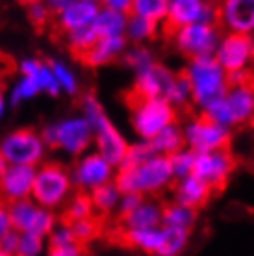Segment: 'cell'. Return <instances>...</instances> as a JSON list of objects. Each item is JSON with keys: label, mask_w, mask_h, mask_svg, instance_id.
Here are the masks:
<instances>
[{"label": "cell", "mask_w": 254, "mask_h": 256, "mask_svg": "<svg viewBox=\"0 0 254 256\" xmlns=\"http://www.w3.org/2000/svg\"><path fill=\"white\" fill-rule=\"evenodd\" d=\"M80 108H82V116L88 119V122L93 128L95 152L100 154L102 158L108 164H112L115 169H119L130 141L112 122V119L108 117L106 110H104V106H102V102L98 100V96L95 93H86L82 96Z\"/></svg>", "instance_id": "cell-1"}, {"label": "cell", "mask_w": 254, "mask_h": 256, "mask_svg": "<svg viewBox=\"0 0 254 256\" xmlns=\"http://www.w3.org/2000/svg\"><path fill=\"white\" fill-rule=\"evenodd\" d=\"M172 182L174 176L169 160L160 154H154L150 160L132 169H117L114 178V184L121 193H138L141 197L162 193L171 188Z\"/></svg>", "instance_id": "cell-2"}, {"label": "cell", "mask_w": 254, "mask_h": 256, "mask_svg": "<svg viewBox=\"0 0 254 256\" xmlns=\"http://www.w3.org/2000/svg\"><path fill=\"white\" fill-rule=\"evenodd\" d=\"M182 74L190 82L191 102L200 112L208 108L212 102L222 98L230 88L226 72L221 69L214 56L188 60Z\"/></svg>", "instance_id": "cell-3"}, {"label": "cell", "mask_w": 254, "mask_h": 256, "mask_svg": "<svg viewBox=\"0 0 254 256\" xmlns=\"http://www.w3.org/2000/svg\"><path fill=\"white\" fill-rule=\"evenodd\" d=\"M74 195V184L70 178V171L58 162H43L36 167L32 198L41 208L56 212L67 204V200Z\"/></svg>", "instance_id": "cell-4"}, {"label": "cell", "mask_w": 254, "mask_h": 256, "mask_svg": "<svg viewBox=\"0 0 254 256\" xmlns=\"http://www.w3.org/2000/svg\"><path fill=\"white\" fill-rule=\"evenodd\" d=\"M39 134L48 148H60L74 158L89 152V147L93 145V128L82 114L50 122Z\"/></svg>", "instance_id": "cell-5"}, {"label": "cell", "mask_w": 254, "mask_h": 256, "mask_svg": "<svg viewBox=\"0 0 254 256\" xmlns=\"http://www.w3.org/2000/svg\"><path fill=\"white\" fill-rule=\"evenodd\" d=\"M48 147L38 130L30 126L15 128L0 140V154L8 166L39 167L46 162Z\"/></svg>", "instance_id": "cell-6"}, {"label": "cell", "mask_w": 254, "mask_h": 256, "mask_svg": "<svg viewBox=\"0 0 254 256\" xmlns=\"http://www.w3.org/2000/svg\"><path fill=\"white\" fill-rule=\"evenodd\" d=\"M128 245L152 256H180L190 245V232L160 224L156 228L124 230Z\"/></svg>", "instance_id": "cell-7"}, {"label": "cell", "mask_w": 254, "mask_h": 256, "mask_svg": "<svg viewBox=\"0 0 254 256\" xmlns=\"http://www.w3.org/2000/svg\"><path fill=\"white\" fill-rule=\"evenodd\" d=\"M176 122V110L160 98H134L130 104V124L141 141H150L166 126Z\"/></svg>", "instance_id": "cell-8"}, {"label": "cell", "mask_w": 254, "mask_h": 256, "mask_svg": "<svg viewBox=\"0 0 254 256\" xmlns=\"http://www.w3.org/2000/svg\"><path fill=\"white\" fill-rule=\"evenodd\" d=\"M182 136H184V147L191 152L204 154L214 150H224L230 143L228 128H222L216 122L208 121L206 117L197 116L191 117L182 124Z\"/></svg>", "instance_id": "cell-9"}, {"label": "cell", "mask_w": 254, "mask_h": 256, "mask_svg": "<svg viewBox=\"0 0 254 256\" xmlns=\"http://www.w3.org/2000/svg\"><path fill=\"white\" fill-rule=\"evenodd\" d=\"M12 228L19 234H36L41 238H48L54 226L58 224L56 212H50L46 208H41L34 202L32 198L17 200L8 204Z\"/></svg>", "instance_id": "cell-10"}, {"label": "cell", "mask_w": 254, "mask_h": 256, "mask_svg": "<svg viewBox=\"0 0 254 256\" xmlns=\"http://www.w3.org/2000/svg\"><path fill=\"white\" fill-rule=\"evenodd\" d=\"M172 45L188 60L208 58L216 54V48L221 39L219 26L190 24L171 32Z\"/></svg>", "instance_id": "cell-11"}, {"label": "cell", "mask_w": 254, "mask_h": 256, "mask_svg": "<svg viewBox=\"0 0 254 256\" xmlns=\"http://www.w3.org/2000/svg\"><path fill=\"white\" fill-rule=\"evenodd\" d=\"M166 24L172 30L190 24H219V8L208 0H169Z\"/></svg>", "instance_id": "cell-12"}, {"label": "cell", "mask_w": 254, "mask_h": 256, "mask_svg": "<svg viewBox=\"0 0 254 256\" xmlns=\"http://www.w3.org/2000/svg\"><path fill=\"white\" fill-rule=\"evenodd\" d=\"M115 173L117 169L112 164H108L95 150H89L82 154L74 167L70 169V178H72L74 190L82 193H91L96 188L114 182Z\"/></svg>", "instance_id": "cell-13"}, {"label": "cell", "mask_w": 254, "mask_h": 256, "mask_svg": "<svg viewBox=\"0 0 254 256\" xmlns=\"http://www.w3.org/2000/svg\"><path fill=\"white\" fill-rule=\"evenodd\" d=\"M214 58L226 74L248 69L254 62V36L221 34Z\"/></svg>", "instance_id": "cell-14"}, {"label": "cell", "mask_w": 254, "mask_h": 256, "mask_svg": "<svg viewBox=\"0 0 254 256\" xmlns=\"http://www.w3.org/2000/svg\"><path fill=\"white\" fill-rule=\"evenodd\" d=\"M176 76L178 74L172 69L156 62L150 67L136 72L134 98H160L167 102V96L171 93Z\"/></svg>", "instance_id": "cell-15"}, {"label": "cell", "mask_w": 254, "mask_h": 256, "mask_svg": "<svg viewBox=\"0 0 254 256\" xmlns=\"http://www.w3.org/2000/svg\"><path fill=\"white\" fill-rule=\"evenodd\" d=\"M236 169L234 156L224 150H214V152L195 154V164H193V174L206 182L212 190L222 188L228 178L232 176Z\"/></svg>", "instance_id": "cell-16"}, {"label": "cell", "mask_w": 254, "mask_h": 256, "mask_svg": "<svg viewBox=\"0 0 254 256\" xmlns=\"http://www.w3.org/2000/svg\"><path fill=\"white\" fill-rule=\"evenodd\" d=\"M219 8V24L226 34L254 36V0H224Z\"/></svg>", "instance_id": "cell-17"}, {"label": "cell", "mask_w": 254, "mask_h": 256, "mask_svg": "<svg viewBox=\"0 0 254 256\" xmlns=\"http://www.w3.org/2000/svg\"><path fill=\"white\" fill-rule=\"evenodd\" d=\"M100 12V2L96 0H65L64 8L56 15V24L64 34L76 32L93 24Z\"/></svg>", "instance_id": "cell-18"}, {"label": "cell", "mask_w": 254, "mask_h": 256, "mask_svg": "<svg viewBox=\"0 0 254 256\" xmlns=\"http://www.w3.org/2000/svg\"><path fill=\"white\" fill-rule=\"evenodd\" d=\"M34 178H36V167L8 166L4 174L0 176V198L8 204L30 198Z\"/></svg>", "instance_id": "cell-19"}, {"label": "cell", "mask_w": 254, "mask_h": 256, "mask_svg": "<svg viewBox=\"0 0 254 256\" xmlns=\"http://www.w3.org/2000/svg\"><path fill=\"white\" fill-rule=\"evenodd\" d=\"M212 192L214 190L206 182H202L191 173L184 178H178L172 182V202L198 210L200 206H204L210 200Z\"/></svg>", "instance_id": "cell-20"}, {"label": "cell", "mask_w": 254, "mask_h": 256, "mask_svg": "<svg viewBox=\"0 0 254 256\" xmlns=\"http://www.w3.org/2000/svg\"><path fill=\"white\" fill-rule=\"evenodd\" d=\"M222 98L228 106L236 126L247 124L254 119V84L230 86Z\"/></svg>", "instance_id": "cell-21"}, {"label": "cell", "mask_w": 254, "mask_h": 256, "mask_svg": "<svg viewBox=\"0 0 254 256\" xmlns=\"http://www.w3.org/2000/svg\"><path fill=\"white\" fill-rule=\"evenodd\" d=\"M126 48L128 41L124 39V36H119V38H102L80 58L84 60L86 65L96 69V67H104V65L114 64L115 60L122 58V54H124Z\"/></svg>", "instance_id": "cell-22"}, {"label": "cell", "mask_w": 254, "mask_h": 256, "mask_svg": "<svg viewBox=\"0 0 254 256\" xmlns=\"http://www.w3.org/2000/svg\"><path fill=\"white\" fill-rule=\"evenodd\" d=\"M162 212L164 204L156 198H143L136 210L122 218L126 230H141V228H156L162 224Z\"/></svg>", "instance_id": "cell-23"}, {"label": "cell", "mask_w": 254, "mask_h": 256, "mask_svg": "<svg viewBox=\"0 0 254 256\" xmlns=\"http://www.w3.org/2000/svg\"><path fill=\"white\" fill-rule=\"evenodd\" d=\"M19 72L20 76H30L39 84L41 93H46L48 96H58L60 86L56 84V78L52 74L50 67L46 62H41L38 58H26L19 64Z\"/></svg>", "instance_id": "cell-24"}, {"label": "cell", "mask_w": 254, "mask_h": 256, "mask_svg": "<svg viewBox=\"0 0 254 256\" xmlns=\"http://www.w3.org/2000/svg\"><path fill=\"white\" fill-rule=\"evenodd\" d=\"M126 22H128V15L117 13V12H114V10H108V8H104L100 4V12H98V15L95 17L91 28L95 30L98 39L119 38V36H124Z\"/></svg>", "instance_id": "cell-25"}, {"label": "cell", "mask_w": 254, "mask_h": 256, "mask_svg": "<svg viewBox=\"0 0 254 256\" xmlns=\"http://www.w3.org/2000/svg\"><path fill=\"white\" fill-rule=\"evenodd\" d=\"M195 223H197V210L172 202V200L164 206V212H162V224L164 226L190 232Z\"/></svg>", "instance_id": "cell-26"}, {"label": "cell", "mask_w": 254, "mask_h": 256, "mask_svg": "<svg viewBox=\"0 0 254 256\" xmlns=\"http://www.w3.org/2000/svg\"><path fill=\"white\" fill-rule=\"evenodd\" d=\"M154 152L160 156H171L172 152H176L184 147V136H182V126L178 122H172L169 126H166L160 132L156 138L150 140Z\"/></svg>", "instance_id": "cell-27"}, {"label": "cell", "mask_w": 254, "mask_h": 256, "mask_svg": "<svg viewBox=\"0 0 254 256\" xmlns=\"http://www.w3.org/2000/svg\"><path fill=\"white\" fill-rule=\"evenodd\" d=\"M46 64H48L52 74L56 78V84L60 86V91L69 96L78 95L80 82H78V74L74 72V69H72L67 62H64V60H48Z\"/></svg>", "instance_id": "cell-28"}, {"label": "cell", "mask_w": 254, "mask_h": 256, "mask_svg": "<svg viewBox=\"0 0 254 256\" xmlns=\"http://www.w3.org/2000/svg\"><path fill=\"white\" fill-rule=\"evenodd\" d=\"M95 218V208L93 202L89 198V193L76 192L72 197L67 200V204L64 206V221L65 223H76L82 219H91Z\"/></svg>", "instance_id": "cell-29"}, {"label": "cell", "mask_w": 254, "mask_h": 256, "mask_svg": "<svg viewBox=\"0 0 254 256\" xmlns=\"http://www.w3.org/2000/svg\"><path fill=\"white\" fill-rule=\"evenodd\" d=\"M167 6H169V0H132L130 15L150 20L160 26V22H166Z\"/></svg>", "instance_id": "cell-30"}, {"label": "cell", "mask_w": 254, "mask_h": 256, "mask_svg": "<svg viewBox=\"0 0 254 256\" xmlns=\"http://www.w3.org/2000/svg\"><path fill=\"white\" fill-rule=\"evenodd\" d=\"M158 34V24L150 20H145L136 15H128L126 30H124V39L134 45H145Z\"/></svg>", "instance_id": "cell-31"}, {"label": "cell", "mask_w": 254, "mask_h": 256, "mask_svg": "<svg viewBox=\"0 0 254 256\" xmlns=\"http://www.w3.org/2000/svg\"><path fill=\"white\" fill-rule=\"evenodd\" d=\"M121 195L122 193L119 192V188L115 186L114 182H110V184H104V186L93 190V192L89 193V198L93 202L95 212H98V214H110V212L117 210Z\"/></svg>", "instance_id": "cell-32"}, {"label": "cell", "mask_w": 254, "mask_h": 256, "mask_svg": "<svg viewBox=\"0 0 254 256\" xmlns=\"http://www.w3.org/2000/svg\"><path fill=\"white\" fill-rule=\"evenodd\" d=\"M38 95H41V88L39 84L30 76H19V80L13 84L10 96L6 100L12 106H19V104L26 102V100H32Z\"/></svg>", "instance_id": "cell-33"}, {"label": "cell", "mask_w": 254, "mask_h": 256, "mask_svg": "<svg viewBox=\"0 0 254 256\" xmlns=\"http://www.w3.org/2000/svg\"><path fill=\"white\" fill-rule=\"evenodd\" d=\"M154 148L150 145V141H134L130 143L126 148V154H124V158H122L121 166L119 169H132V167H138L141 164H145L146 160H150L154 156Z\"/></svg>", "instance_id": "cell-34"}, {"label": "cell", "mask_w": 254, "mask_h": 256, "mask_svg": "<svg viewBox=\"0 0 254 256\" xmlns=\"http://www.w3.org/2000/svg\"><path fill=\"white\" fill-rule=\"evenodd\" d=\"M122 64L130 67L134 72H140V70L156 64V60H154L150 48H146L145 45H132L122 54Z\"/></svg>", "instance_id": "cell-35"}, {"label": "cell", "mask_w": 254, "mask_h": 256, "mask_svg": "<svg viewBox=\"0 0 254 256\" xmlns=\"http://www.w3.org/2000/svg\"><path fill=\"white\" fill-rule=\"evenodd\" d=\"M65 41H67V46L76 56H84L98 41V36H96L91 26H88V28H82V30H76V32L65 34Z\"/></svg>", "instance_id": "cell-36"}, {"label": "cell", "mask_w": 254, "mask_h": 256, "mask_svg": "<svg viewBox=\"0 0 254 256\" xmlns=\"http://www.w3.org/2000/svg\"><path fill=\"white\" fill-rule=\"evenodd\" d=\"M169 166H171L172 176L174 180L184 178L188 174L193 173V164H195V152H191L188 147H182L180 150L172 152L171 156H167Z\"/></svg>", "instance_id": "cell-37"}, {"label": "cell", "mask_w": 254, "mask_h": 256, "mask_svg": "<svg viewBox=\"0 0 254 256\" xmlns=\"http://www.w3.org/2000/svg\"><path fill=\"white\" fill-rule=\"evenodd\" d=\"M46 240L36 234H20L15 256H43L46 252Z\"/></svg>", "instance_id": "cell-38"}, {"label": "cell", "mask_w": 254, "mask_h": 256, "mask_svg": "<svg viewBox=\"0 0 254 256\" xmlns=\"http://www.w3.org/2000/svg\"><path fill=\"white\" fill-rule=\"evenodd\" d=\"M167 102L171 104L172 108H182L186 104L191 102V90H190V82L186 80L184 74H178L176 80H174V86H172L171 93L167 96Z\"/></svg>", "instance_id": "cell-39"}, {"label": "cell", "mask_w": 254, "mask_h": 256, "mask_svg": "<svg viewBox=\"0 0 254 256\" xmlns=\"http://www.w3.org/2000/svg\"><path fill=\"white\" fill-rule=\"evenodd\" d=\"M70 228H72V234H74V240L76 244L84 245L95 240L96 234H98V223H96L95 218L91 219H82V221H76V223H70Z\"/></svg>", "instance_id": "cell-40"}, {"label": "cell", "mask_w": 254, "mask_h": 256, "mask_svg": "<svg viewBox=\"0 0 254 256\" xmlns=\"http://www.w3.org/2000/svg\"><path fill=\"white\" fill-rule=\"evenodd\" d=\"M76 244L74 240V234H72V228H70L69 223H58L54 226V230L48 234L46 238V245L48 247H64V245Z\"/></svg>", "instance_id": "cell-41"}, {"label": "cell", "mask_w": 254, "mask_h": 256, "mask_svg": "<svg viewBox=\"0 0 254 256\" xmlns=\"http://www.w3.org/2000/svg\"><path fill=\"white\" fill-rule=\"evenodd\" d=\"M26 15H28V19H30L32 24L44 26V24H48V20H50V17H52V12L48 10L46 2H30V4L26 6Z\"/></svg>", "instance_id": "cell-42"}, {"label": "cell", "mask_w": 254, "mask_h": 256, "mask_svg": "<svg viewBox=\"0 0 254 256\" xmlns=\"http://www.w3.org/2000/svg\"><path fill=\"white\" fill-rule=\"evenodd\" d=\"M145 197H141L138 193H122L121 195V200H119V206H117V212H119V216L121 218H126L130 216L138 206L141 204V200Z\"/></svg>", "instance_id": "cell-43"}, {"label": "cell", "mask_w": 254, "mask_h": 256, "mask_svg": "<svg viewBox=\"0 0 254 256\" xmlns=\"http://www.w3.org/2000/svg\"><path fill=\"white\" fill-rule=\"evenodd\" d=\"M19 238H20L19 232L12 228L8 234H4V236L0 238V250H2V252H6V254H10V256H15L17 247H19Z\"/></svg>", "instance_id": "cell-44"}, {"label": "cell", "mask_w": 254, "mask_h": 256, "mask_svg": "<svg viewBox=\"0 0 254 256\" xmlns=\"http://www.w3.org/2000/svg\"><path fill=\"white\" fill-rule=\"evenodd\" d=\"M44 256H84V245L70 244L64 247H46Z\"/></svg>", "instance_id": "cell-45"}, {"label": "cell", "mask_w": 254, "mask_h": 256, "mask_svg": "<svg viewBox=\"0 0 254 256\" xmlns=\"http://www.w3.org/2000/svg\"><path fill=\"white\" fill-rule=\"evenodd\" d=\"M228 86H245V84H252V72L248 69L236 70V72H228Z\"/></svg>", "instance_id": "cell-46"}, {"label": "cell", "mask_w": 254, "mask_h": 256, "mask_svg": "<svg viewBox=\"0 0 254 256\" xmlns=\"http://www.w3.org/2000/svg\"><path fill=\"white\" fill-rule=\"evenodd\" d=\"M100 4L104 8H108V10L122 13V15H130V12H132V0H106V2H100Z\"/></svg>", "instance_id": "cell-47"}, {"label": "cell", "mask_w": 254, "mask_h": 256, "mask_svg": "<svg viewBox=\"0 0 254 256\" xmlns=\"http://www.w3.org/2000/svg\"><path fill=\"white\" fill-rule=\"evenodd\" d=\"M12 230V221H10V212H8V202L0 198V238Z\"/></svg>", "instance_id": "cell-48"}, {"label": "cell", "mask_w": 254, "mask_h": 256, "mask_svg": "<svg viewBox=\"0 0 254 256\" xmlns=\"http://www.w3.org/2000/svg\"><path fill=\"white\" fill-rule=\"evenodd\" d=\"M6 106H8L6 96L0 93V119H2V117H4V114H6Z\"/></svg>", "instance_id": "cell-49"}, {"label": "cell", "mask_w": 254, "mask_h": 256, "mask_svg": "<svg viewBox=\"0 0 254 256\" xmlns=\"http://www.w3.org/2000/svg\"><path fill=\"white\" fill-rule=\"evenodd\" d=\"M8 169V164H6V160L2 158V154H0V176L4 174V171Z\"/></svg>", "instance_id": "cell-50"}, {"label": "cell", "mask_w": 254, "mask_h": 256, "mask_svg": "<svg viewBox=\"0 0 254 256\" xmlns=\"http://www.w3.org/2000/svg\"><path fill=\"white\" fill-rule=\"evenodd\" d=\"M0 256H10V254H6V252H2V250H0Z\"/></svg>", "instance_id": "cell-51"}, {"label": "cell", "mask_w": 254, "mask_h": 256, "mask_svg": "<svg viewBox=\"0 0 254 256\" xmlns=\"http://www.w3.org/2000/svg\"><path fill=\"white\" fill-rule=\"evenodd\" d=\"M0 93H2V80H0Z\"/></svg>", "instance_id": "cell-52"}, {"label": "cell", "mask_w": 254, "mask_h": 256, "mask_svg": "<svg viewBox=\"0 0 254 256\" xmlns=\"http://www.w3.org/2000/svg\"><path fill=\"white\" fill-rule=\"evenodd\" d=\"M252 122H254V119H252Z\"/></svg>", "instance_id": "cell-53"}]
</instances>
